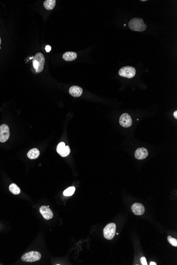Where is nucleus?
I'll list each match as a JSON object with an SVG mask.
<instances>
[{
    "instance_id": "9d476101",
    "label": "nucleus",
    "mask_w": 177,
    "mask_h": 265,
    "mask_svg": "<svg viewBox=\"0 0 177 265\" xmlns=\"http://www.w3.org/2000/svg\"><path fill=\"white\" fill-rule=\"evenodd\" d=\"M40 212L44 219L46 220L51 219L53 217V213L49 207L42 206L40 208Z\"/></svg>"
},
{
    "instance_id": "f03ea898",
    "label": "nucleus",
    "mask_w": 177,
    "mask_h": 265,
    "mask_svg": "<svg viewBox=\"0 0 177 265\" xmlns=\"http://www.w3.org/2000/svg\"><path fill=\"white\" fill-rule=\"evenodd\" d=\"M45 65V57L42 53H38L34 56L33 60V66L37 72H42Z\"/></svg>"
},
{
    "instance_id": "5701e85b",
    "label": "nucleus",
    "mask_w": 177,
    "mask_h": 265,
    "mask_svg": "<svg viewBox=\"0 0 177 265\" xmlns=\"http://www.w3.org/2000/svg\"><path fill=\"white\" fill-rule=\"evenodd\" d=\"M1 44V38H0V45Z\"/></svg>"
},
{
    "instance_id": "f257e3e1",
    "label": "nucleus",
    "mask_w": 177,
    "mask_h": 265,
    "mask_svg": "<svg viewBox=\"0 0 177 265\" xmlns=\"http://www.w3.org/2000/svg\"><path fill=\"white\" fill-rule=\"evenodd\" d=\"M129 28L132 30L142 32L145 30L147 26L144 21L140 18H133L129 22Z\"/></svg>"
},
{
    "instance_id": "20e7f679",
    "label": "nucleus",
    "mask_w": 177,
    "mask_h": 265,
    "mask_svg": "<svg viewBox=\"0 0 177 265\" xmlns=\"http://www.w3.org/2000/svg\"><path fill=\"white\" fill-rule=\"evenodd\" d=\"M116 226L114 223H111L106 225L103 229L104 237L108 240H111L114 238L116 233Z\"/></svg>"
},
{
    "instance_id": "dca6fc26",
    "label": "nucleus",
    "mask_w": 177,
    "mask_h": 265,
    "mask_svg": "<svg viewBox=\"0 0 177 265\" xmlns=\"http://www.w3.org/2000/svg\"><path fill=\"white\" fill-rule=\"evenodd\" d=\"M9 190L12 194L18 195L21 192V190L15 184L12 183L10 185Z\"/></svg>"
},
{
    "instance_id": "f8f14e48",
    "label": "nucleus",
    "mask_w": 177,
    "mask_h": 265,
    "mask_svg": "<svg viewBox=\"0 0 177 265\" xmlns=\"http://www.w3.org/2000/svg\"><path fill=\"white\" fill-rule=\"evenodd\" d=\"M69 93L73 97H79L82 95L83 90L79 86H72L70 88Z\"/></svg>"
},
{
    "instance_id": "9b49d317",
    "label": "nucleus",
    "mask_w": 177,
    "mask_h": 265,
    "mask_svg": "<svg viewBox=\"0 0 177 265\" xmlns=\"http://www.w3.org/2000/svg\"><path fill=\"white\" fill-rule=\"evenodd\" d=\"M149 155L148 151L145 148H140L137 149L135 153V157L136 158L141 160V159H144Z\"/></svg>"
},
{
    "instance_id": "2eb2a0df",
    "label": "nucleus",
    "mask_w": 177,
    "mask_h": 265,
    "mask_svg": "<svg viewBox=\"0 0 177 265\" xmlns=\"http://www.w3.org/2000/svg\"><path fill=\"white\" fill-rule=\"evenodd\" d=\"M55 4V0H46L44 3V7L48 10H53Z\"/></svg>"
},
{
    "instance_id": "6e6552de",
    "label": "nucleus",
    "mask_w": 177,
    "mask_h": 265,
    "mask_svg": "<svg viewBox=\"0 0 177 265\" xmlns=\"http://www.w3.org/2000/svg\"><path fill=\"white\" fill-rule=\"evenodd\" d=\"M119 123L124 128H128L131 127L132 124L131 117L127 113L123 114L119 119Z\"/></svg>"
},
{
    "instance_id": "4468645a",
    "label": "nucleus",
    "mask_w": 177,
    "mask_h": 265,
    "mask_svg": "<svg viewBox=\"0 0 177 265\" xmlns=\"http://www.w3.org/2000/svg\"><path fill=\"white\" fill-rule=\"evenodd\" d=\"M39 154H40V152L38 149L33 148L29 151L28 153L27 154V156L30 159H35L39 156Z\"/></svg>"
},
{
    "instance_id": "7ed1b4c3",
    "label": "nucleus",
    "mask_w": 177,
    "mask_h": 265,
    "mask_svg": "<svg viewBox=\"0 0 177 265\" xmlns=\"http://www.w3.org/2000/svg\"><path fill=\"white\" fill-rule=\"evenodd\" d=\"M41 254L37 251H30L24 254L21 259L25 262L32 263L34 261H38L41 258Z\"/></svg>"
},
{
    "instance_id": "0eeeda50",
    "label": "nucleus",
    "mask_w": 177,
    "mask_h": 265,
    "mask_svg": "<svg viewBox=\"0 0 177 265\" xmlns=\"http://www.w3.org/2000/svg\"><path fill=\"white\" fill-rule=\"evenodd\" d=\"M56 150L58 154L63 157L67 156L70 152V148L69 146H65V143L63 142H60L58 145Z\"/></svg>"
},
{
    "instance_id": "ddd939ff",
    "label": "nucleus",
    "mask_w": 177,
    "mask_h": 265,
    "mask_svg": "<svg viewBox=\"0 0 177 265\" xmlns=\"http://www.w3.org/2000/svg\"><path fill=\"white\" fill-rule=\"evenodd\" d=\"M63 58L65 61H73L77 58V54L75 52H66L65 53H64Z\"/></svg>"
},
{
    "instance_id": "a211bd4d",
    "label": "nucleus",
    "mask_w": 177,
    "mask_h": 265,
    "mask_svg": "<svg viewBox=\"0 0 177 265\" xmlns=\"http://www.w3.org/2000/svg\"><path fill=\"white\" fill-rule=\"evenodd\" d=\"M168 240L170 244L174 246V247H177V240L175 239L172 238L171 236H169L168 238Z\"/></svg>"
},
{
    "instance_id": "aec40b11",
    "label": "nucleus",
    "mask_w": 177,
    "mask_h": 265,
    "mask_svg": "<svg viewBox=\"0 0 177 265\" xmlns=\"http://www.w3.org/2000/svg\"><path fill=\"white\" fill-rule=\"evenodd\" d=\"M51 49V48L50 46H49V45H47V46H46V47H45V50H46V52L49 53V52H50Z\"/></svg>"
},
{
    "instance_id": "412c9836",
    "label": "nucleus",
    "mask_w": 177,
    "mask_h": 265,
    "mask_svg": "<svg viewBox=\"0 0 177 265\" xmlns=\"http://www.w3.org/2000/svg\"><path fill=\"white\" fill-rule=\"evenodd\" d=\"M173 115H174V116H175V119H177V111H175V112H174V113H173Z\"/></svg>"
},
{
    "instance_id": "423d86ee",
    "label": "nucleus",
    "mask_w": 177,
    "mask_h": 265,
    "mask_svg": "<svg viewBox=\"0 0 177 265\" xmlns=\"http://www.w3.org/2000/svg\"><path fill=\"white\" fill-rule=\"evenodd\" d=\"M10 137V129L6 124L0 126V142H5Z\"/></svg>"
},
{
    "instance_id": "6ab92c4d",
    "label": "nucleus",
    "mask_w": 177,
    "mask_h": 265,
    "mask_svg": "<svg viewBox=\"0 0 177 265\" xmlns=\"http://www.w3.org/2000/svg\"><path fill=\"white\" fill-rule=\"evenodd\" d=\"M141 262L142 264L143 265H147V259H146V258L144 257H142L141 258Z\"/></svg>"
},
{
    "instance_id": "f3484780",
    "label": "nucleus",
    "mask_w": 177,
    "mask_h": 265,
    "mask_svg": "<svg viewBox=\"0 0 177 265\" xmlns=\"http://www.w3.org/2000/svg\"><path fill=\"white\" fill-rule=\"evenodd\" d=\"M75 191V188L74 187H70L64 191L63 194L65 197H70L74 194Z\"/></svg>"
},
{
    "instance_id": "39448f33",
    "label": "nucleus",
    "mask_w": 177,
    "mask_h": 265,
    "mask_svg": "<svg viewBox=\"0 0 177 265\" xmlns=\"http://www.w3.org/2000/svg\"><path fill=\"white\" fill-rule=\"evenodd\" d=\"M118 73L121 76L128 78H133L136 74V69L131 66H125L120 68Z\"/></svg>"
},
{
    "instance_id": "4be33fe9",
    "label": "nucleus",
    "mask_w": 177,
    "mask_h": 265,
    "mask_svg": "<svg viewBox=\"0 0 177 265\" xmlns=\"http://www.w3.org/2000/svg\"><path fill=\"white\" fill-rule=\"evenodd\" d=\"M150 265H156V264L155 263H154V262H151L150 263Z\"/></svg>"
},
{
    "instance_id": "1a4fd4ad",
    "label": "nucleus",
    "mask_w": 177,
    "mask_h": 265,
    "mask_svg": "<svg viewBox=\"0 0 177 265\" xmlns=\"http://www.w3.org/2000/svg\"><path fill=\"white\" fill-rule=\"evenodd\" d=\"M131 210L136 216H142L144 213L145 208L141 203H136L131 206Z\"/></svg>"
}]
</instances>
